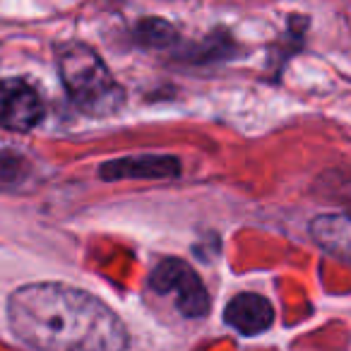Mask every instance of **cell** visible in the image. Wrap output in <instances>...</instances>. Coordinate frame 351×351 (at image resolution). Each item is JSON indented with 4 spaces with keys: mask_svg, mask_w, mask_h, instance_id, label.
I'll return each instance as SVG.
<instances>
[{
    "mask_svg": "<svg viewBox=\"0 0 351 351\" xmlns=\"http://www.w3.org/2000/svg\"><path fill=\"white\" fill-rule=\"evenodd\" d=\"M8 322L34 351H125L128 327L101 298L60 282H36L8 298Z\"/></svg>",
    "mask_w": 351,
    "mask_h": 351,
    "instance_id": "obj_1",
    "label": "cell"
},
{
    "mask_svg": "<svg viewBox=\"0 0 351 351\" xmlns=\"http://www.w3.org/2000/svg\"><path fill=\"white\" fill-rule=\"evenodd\" d=\"M58 73L73 104L87 116H113L125 104V89L113 80L104 58L82 41H65L56 51Z\"/></svg>",
    "mask_w": 351,
    "mask_h": 351,
    "instance_id": "obj_2",
    "label": "cell"
},
{
    "mask_svg": "<svg viewBox=\"0 0 351 351\" xmlns=\"http://www.w3.org/2000/svg\"><path fill=\"white\" fill-rule=\"evenodd\" d=\"M149 289L161 296L173 293L176 306L186 317H205L210 313V293L205 284L183 260H161L149 274Z\"/></svg>",
    "mask_w": 351,
    "mask_h": 351,
    "instance_id": "obj_3",
    "label": "cell"
},
{
    "mask_svg": "<svg viewBox=\"0 0 351 351\" xmlns=\"http://www.w3.org/2000/svg\"><path fill=\"white\" fill-rule=\"evenodd\" d=\"M44 118V104L36 89L20 77L0 80V128L27 132Z\"/></svg>",
    "mask_w": 351,
    "mask_h": 351,
    "instance_id": "obj_4",
    "label": "cell"
},
{
    "mask_svg": "<svg viewBox=\"0 0 351 351\" xmlns=\"http://www.w3.org/2000/svg\"><path fill=\"white\" fill-rule=\"evenodd\" d=\"M181 173V161L171 154H137L111 159L99 166L104 181H125V178H176Z\"/></svg>",
    "mask_w": 351,
    "mask_h": 351,
    "instance_id": "obj_5",
    "label": "cell"
},
{
    "mask_svg": "<svg viewBox=\"0 0 351 351\" xmlns=\"http://www.w3.org/2000/svg\"><path fill=\"white\" fill-rule=\"evenodd\" d=\"M224 320L229 327L239 330L241 335L253 337V335H263L272 327L274 322V308L272 303L265 296L253 291H243L236 293L229 303H226L224 311Z\"/></svg>",
    "mask_w": 351,
    "mask_h": 351,
    "instance_id": "obj_6",
    "label": "cell"
},
{
    "mask_svg": "<svg viewBox=\"0 0 351 351\" xmlns=\"http://www.w3.org/2000/svg\"><path fill=\"white\" fill-rule=\"evenodd\" d=\"M311 239L327 255L351 265V215L349 212H332L320 215L308 226Z\"/></svg>",
    "mask_w": 351,
    "mask_h": 351,
    "instance_id": "obj_7",
    "label": "cell"
},
{
    "mask_svg": "<svg viewBox=\"0 0 351 351\" xmlns=\"http://www.w3.org/2000/svg\"><path fill=\"white\" fill-rule=\"evenodd\" d=\"M132 39L145 49H169L178 41V32L161 17H145L132 27Z\"/></svg>",
    "mask_w": 351,
    "mask_h": 351,
    "instance_id": "obj_8",
    "label": "cell"
},
{
    "mask_svg": "<svg viewBox=\"0 0 351 351\" xmlns=\"http://www.w3.org/2000/svg\"><path fill=\"white\" fill-rule=\"evenodd\" d=\"M25 156L15 149H0V188H12L25 176Z\"/></svg>",
    "mask_w": 351,
    "mask_h": 351,
    "instance_id": "obj_9",
    "label": "cell"
}]
</instances>
